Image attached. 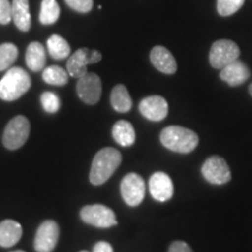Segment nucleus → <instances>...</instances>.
<instances>
[{"label":"nucleus","instance_id":"1","mask_svg":"<svg viewBox=\"0 0 252 252\" xmlns=\"http://www.w3.org/2000/svg\"><path fill=\"white\" fill-rule=\"evenodd\" d=\"M122 162V154L113 147H105L98 151L93 160L89 179L94 186L105 184Z\"/></svg>","mask_w":252,"mask_h":252},{"label":"nucleus","instance_id":"2","mask_svg":"<svg viewBox=\"0 0 252 252\" xmlns=\"http://www.w3.org/2000/svg\"><path fill=\"white\" fill-rule=\"evenodd\" d=\"M160 141L167 150L172 152L188 154L196 149L198 135L193 130L184 126H167L160 133Z\"/></svg>","mask_w":252,"mask_h":252},{"label":"nucleus","instance_id":"3","mask_svg":"<svg viewBox=\"0 0 252 252\" xmlns=\"http://www.w3.org/2000/svg\"><path fill=\"white\" fill-rule=\"evenodd\" d=\"M32 84L30 75L20 67L9 68L0 80V99L13 102L30 90Z\"/></svg>","mask_w":252,"mask_h":252},{"label":"nucleus","instance_id":"4","mask_svg":"<svg viewBox=\"0 0 252 252\" xmlns=\"http://www.w3.org/2000/svg\"><path fill=\"white\" fill-rule=\"evenodd\" d=\"M30 132V121L25 116H17L12 118L6 125L4 134H2V144L9 151L20 149L27 141Z\"/></svg>","mask_w":252,"mask_h":252},{"label":"nucleus","instance_id":"5","mask_svg":"<svg viewBox=\"0 0 252 252\" xmlns=\"http://www.w3.org/2000/svg\"><path fill=\"white\" fill-rule=\"evenodd\" d=\"M239 55H241V49L234 41L226 39L217 40L210 48V65L215 69H222L238 60Z\"/></svg>","mask_w":252,"mask_h":252},{"label":"nucleus","instance_id":"6","mask_svg":"<svg viewBox=\"0 0 252 252\" xmlns=\"http://www.w3.org/2000/svg\"><path fill=\"white\" fill-rule=\"evenodd\" d=\"M80 216L84 223L96 226V228L105 229L118 224L113 210L103 204L83 207L80 212Z\"/></svg>","mask_w":252,"mask_h":252},{"label":"nucleus","instance_id":"7","mask_svg":"<svg viewBox=\"0 0 252 252\" xmlns=\"http://www.w3.org/2000/svg\"><path fill=\"white\" fill-rule=\"evenodd\" d=\"M204 180L212 185H225L231 180V171L230 167L222 157H209L203 162L201 168Z\"/></svg>","mask_w":252,"mask_h":252},{"label":"nucleus","instance_id":"8","mask_svg":"<svg viewBox=\"0 0 252 252\" xmlns=\"http://www.w3.org/2000/svg\"><path fill=\"white\" fill-rule=\"evenodd\" d=\"M146 191L144 179L137 173H128L121 182V194L124 202L130 207H137L143 202Z\"/></svg>","mask_w":252,"mask_h":252},{"label":"nucleus","instance_id":"9","mask_svg":"<svg viewBox=\"0 0 252 252\" xmlns=\"http://www.w3.org/2000/svg\"><path fill=\"white\" fill-rule=\"evenodd\" d=\"M102 60V54L96 49L81 48L76 50L67 61V71L71 77L80 78L87 74V65Z\"/></svg>","mask_w":252,"mask_h":252},{"label":"nucleus","instance_id":"10","mask_svg":"<svg viewBox=\"0 0 252 252\" xmlns=\"http://www.w3.org/2000/svg\"><path fill=\"white\" fill-rule=\"evenodd\" d=\"M60 237V226L55 220H47L40 224L34 238L36 252H53Z\"/></svg>","mask_w":252,"mask_h":252},{"label":"nucleus","instance_id":"11","mask_svg":"<svg viewBox=\"0 0 252 252\" xmlns=\"http://www.w3.org/2000/svg\"><path fill=\"white\" fill-rule=\"evenodd\" d=\"M76 90L82 102L88 105H94L102 96V81L94 72H87L84 76L78 78Z\"/></svg>","mask_w":252,"mask_h":252},{"label":"nucleus","instance_id":"12","mask_svg":"<svg viewBox=\"0 0 252 252\" xmlns=\"http://www.w3.org/2000/svg\"><path fill=\"white\" fill-rule=\"evenodd\" d=\"M139 111L151 122H161L168 115V103L161 96H149L139 103Z\"/></svg>","mask_w":252,"mask_h":252},{"label":"nucleus","instance_id":"13","mask_svg":"<svg viewBox=\"0 0 252 252\" xmlns=\"http://www.w3.org/2000/svg\"><path fill=\"white\" fill-rule=\"evenodd\" d=\"M149 189L152 197L159 202H166L173 197L174 186L172 179L165 172H156L150 178Z\"/></svg>","mask_w":252,"mask_h":252},{"label":"nucleus","instance_id":"14","mask_svg":"<svg viewBox=\"0 0 252 252\" xmlns=\"http://www.w3.org/2000/svg\"><path fill=\"white\" fill-rule=\"evenodd\" d=\"M251 76L250 69L244 62L236 60L226 67L220 69V78L230 87H239L244 84Z\"/></svg>","mask_w":252,"mask_h":252},{"label":"nucleus","instance_id":"15","mask_svg":"<svg viewBox=\"0 0 252 252\" xmlns=\"http://www.w3.org/2000/svg\"><path fill=\"white\" fill-rule=\"evenodd\" d=\"M150 59L154 68L166 75H173L178 70V64L174 56L168 49L162 46H156L151 50Z\"/></svg>","mask_w":252,"mask_h":252},{"label":"nucleus","instance_id":"16","mask_svg":"<svg viewBox=\"0 0 252 252\" xmlns=\"http://www.w3.org/2000/svg\"><path fill=\"white\" fill-rule=\"evenodd\" d=\"M23 236V226L14 220H5L0 222V247L11 248L20 241Z\"/></svg>","mask_w":252,"mask_h":252},{"label":"nucleus","instance_id":"17","mask_svg":"<svg viewBox=\"0 0 252 252\" xmlns=\"http://www.w3.org/2000/svg\"><path fill=\"white\" fill-rule=\"evenodd\" d=\"M12 20L21 32L30 31L32 24L30 0H13L12 1Z\"/></svg>","mask_w":252,"mask_h":252},{"label":"nucleus","instance_id":"18","mask_svg":"<svg viewBox=\"0 0 252 252\" xmlns=\"http://www.w3.org/2000/svg\"><path fill=\"white\" fill-rule=\"evenodd\" d=\"M112 137L116 143L123 147L132 146L135 141L133 125L127 121H118L112 127Z\"/></svg>","mask_w":252,"mask_h":252},{"label":"nucleus","instance_id":"19","mask_svg":"<svg viewBox=\"0 0 252 252\" xmlns=\"http://www.w3.org/2000/svg\"><path fill=\"white\" fill-rule=\"evenodd\" d=\"M27 67L32 71H40L46 65V52L40 42H32L26 50Z\"/></svg>","mask_w":252,"mask_h":252},{"label":"nucleus","instance_id":"20","mask_svg":"<svg viewBox=\"0 0 252 252\" xmlns=\"http://www.w3.org/2000/svg\"><path fill=\"white\" fill-rule=\"evenodd\" d=\"M111 105L115 111L119 113L128 112L132 109V99L130 94L123 84H117L111 91Z\"/></svg>","mask_w":252,"mask_h":252},{"label":"nucleus","instance_id":"21","mask_svg":"<svg viewBox=\"0 0 252 252\" xmlns=\"http://www.w3.org/2000/svg\"><path fill=\"white\" fill-rule=\"evenodd\" d=\"M47 48L54 60H64L70 55V46L60 35H52L47 41Z\"/></svg>","mask_w":252,"mask_h":252},{"label":"nucleus","instance_id":"22","mask_svg":"<svg viewBox=\"0 0 252 252\" xmlns=\"http://www.w3.org/2000/svg\"><path fill=\"white\" fill-rule=\"evenodd\" d=\"M42 80L50 86L63 87L68 83L69 74L67 70L59 65H49L43 69Z\"/></svg>","mask_w":252,"mask_h":252},{"label":"nucleus","instance_id":"23","mask_svg":"<svg viewBox=\"0 0 252 252\" xmlns=\"http://www.w3.org/2000/svg\"><path fill=\"white\" fill-rule=\"evenodd\" d=\"M60 17V6L56 0H42L40 11V23L53 25Z\"/></svg>","mask_w":252,"mask_h":252},{"label":"nucleus","instance_id":"24","mask_svg":"<svg viewBox=\"0 0 252 252\" xmlns=\"http://www.w3.org/2000/svg\"><path fill=\"white\" fill-rule=\"evenodd\" d=\"M18 59V48L13 43L0 45V71L11 67Z\"/></svg>","mask_w":252,"mask_h":252},{"label":"nucleus","instance_id":"25","mask_svg":"<svg viewBox=\"0 0 252 252\" xmlns=\"http://www.w3.org/2000/svg\"><path fill=\"white\" fill-rule=\"evenodd\" d=\"M245 0H217V12L220 17H230L242 8Z\"/></svg>","mask_w":252,"mask_h":252},{"label":"nucleus","instance_id":"26","mask_svg":"<svg viewBox=\"0 0 252 252\" xmlns=\"http://www.w3.org/2000/svg\"><path fill=\"white\" fill-rule=\"evenodd\" d=\"M41 104L47 113H56L61 106V100L56 94L46 91L41 94Z\"/></svg>","mask_w":252,"mask_h":252},{"label":"nucleus","instance_id":"27","mask_svg":"<svg viewBox=\"0 0 252 252\" xmlns=\"http://www.w3.org/2000/svg\"><path fill=\"white\" fill-rule=\"evenodd\" d=\"M69 7L80 13H88L94 6L93 0H65Z\"/></svg>","mask_w":252,"mask_h":252},{"label":"nucleus","instance_id":"28","mask_svg":"<svg viewBox=\"0 0 252 252\" xmlns=\"http://www.w3.org/2000/svg\"><path fill=\"white\" fill-rule=\"evenodd\" d=\"M12 20V4L9 0H0V24L7 25Z\"/></svg>","mask_w":252,"mask_h":252},{"label":"nucleus","instance_id":"29","mask_svg":"<svg viewBox=\"0 0 252 252\" xmlns=\"http://www.w3.org/2000/svg\"><path fill=\"white\" fill-rule=\"evenodd\" d=\"M168 252H193V250L186 242L175 241L169 245Z\"/></svg>","mask_w":252,"mask_h":252},{"label":"nucleus","instance_id":"30","mask_svg":"<svg viewBox=\"0 0 252 252\" xmlns=\"http://www.w3.org/2000/svg\"><path fill=\"white\" fill-rule=\"evenodd\" d=\"M93 252H113V249L108 242H98L94 247Z\"/></svg>","mask_w":252,"mask_h":252},{"label":"nucleus","instance_id":"31","mask_svg":"<svg viewBox=\"0 0 252 252\" xmlns=\"http://www.w3.org/2000/svg\"><path fill=\"white\" fill-rule=\"evenodd\" d=\"M249 94H250V96L252 97V83L249 86Z\"/></svg>","mask_w":252,"mask_h":252},{"label":"nucleus","instance_id":"32","mask_svg":"<svg viewBox=\"0 0 252 252\" xmlns=\"http://www.w3.org/2000/svg\"><path fill=\"white\" fill-rule=\"evenodd\" d=\"M12 252H25V251H23V250H17V251H12Z\"/></svg>","mask_w":252,"mask_h":252},{"label":"nucleus","instance_id":"33","mask_svg":"<svg viewBox=\"0 0 252 252\" xmlns=\"http://www.w3.org/2000/svg\"><path fill=\"white\" fill-rule=\"evenodd\" d=\"M81 252H88V251H81Z\"/></svg>","mask_w":252,"mask_h":252}]
</instances>
